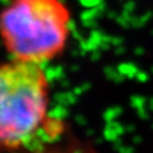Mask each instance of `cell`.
Here are the masks:
<instances>
[{
	"instance_id": "cell-1",
	"label": "cell",
	"mask_w": 153,
	"mask_h": 153,
	"mask_svg": "<svg viewBox=\"0 0 153 153\" xmlns=\"http://www.w3.org/2000/svg\"><path fill=\"white\" fill-rule=\"evenodd\" d=\"M71 33L62 0H10L0 13V39L15 60L45 65L64 52Z\"/></svg>"
},
{
	"instance_id": "cell-2",
	"label": "cell",
	"mask_w": 153,
	"mask_h": 153,
	"mask_svg": "<svg viewBox=\"0 0 153 153\" xmlns=\"http://www.w3.org/2000/svg\"><path fill=\"white\" fill-rule=\"evenodd\" d=\"M50 83L43 66L0 61V152L27 148L48 117Z\"/></svg>"
}]
</instances>
